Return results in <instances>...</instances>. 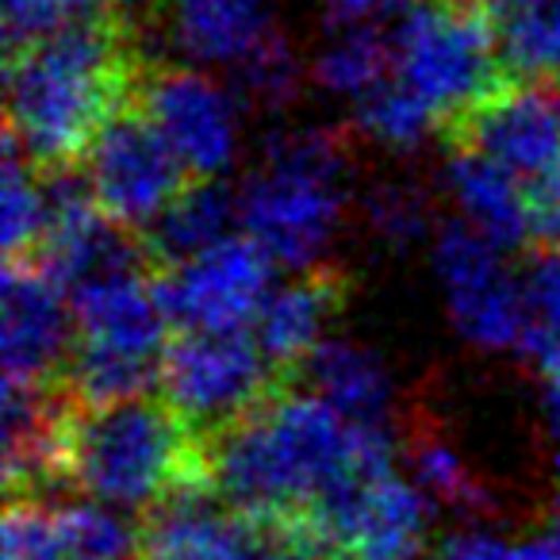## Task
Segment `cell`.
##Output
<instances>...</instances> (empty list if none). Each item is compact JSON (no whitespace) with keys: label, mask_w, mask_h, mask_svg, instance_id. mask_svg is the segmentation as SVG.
I'll list each match as a JSON object with an SVG mask.
<instances>
[{"label":"cell","mask_w":560,"mask_h":560,"mask_svg":"<svg viewBox=\"0 0 560 560\" xmlns=\"http://www.w3.org/2000/svg\"><path fill=\"white\" fill-rule=\"evenodd\" d=\"M392 427H361L300 384L208 442L215 491L254 518H292L369 468L396 465Z\"/></svg>","instance_id":"1"},{"label":"cell","mask_w":560,"mask_h":560,"mask_svg":"<svg viewBox=\"0 0 560 560\" xmlns=\"http://www.w3.org/2000/svg\"><path fill=\"white\" fill-rule=\"evenodd\" d=\"M147 70L124 9L12 50L4 66L9 142L39 173L81 170L108 119L139 101Z\"/></svg>","instance_id":"2"},{"label":"cell","mask_w":560,"mask_h":560,"mask_svg":"<svg viewBox=\"0 0 560 560\" xmlns=\"http://www.w3.org/2000/svg\"><path fill=\"white\" fill-rule=\"evenodd\" d=\"M200 480H211L208 438L196 434L162 396L73 407L66 488L119 511H150Z\"/></svg>","instance_id":"3"},{"label":"cell","mask_w":560,"mask_h":560,"mask_svg":"<svg viewBox=\"0 0 560 560\" xmlns=\"http://www.w3.org/2000/svg\"><path fill=\"white\" fill-rule=\"evenodd\" d=\"M78 342L66 369V392L81 407L158 392L162 358L170 346V315L150 269H124L73 292Z\"/></svg>","instance_id":"4"},{"label":"cell","mask_w":560,"mask_h":560,"mask_svg":"<svg viewBox=\"0 0 560 560\" xmlns=\"http://www.w3.org/2000/svg\"><path fill=\"white\" fill-rule=\"evenodd\" d=\"M392 47H396V78L434 104L438 116L445 119V131L495 89L514 81L503 66L495 20L472 0L411 4L392 35Z\"/></svg>","instance_id":"5"},{"label":"cell","mask_w":560,"mask_h":560,"mask_svg":"<svg viewBox=\"0 0 560 560\" xmlns=\"http://www.w3.org/2000/svg\"><path fill=\"white\" fill-rule=\"evenodd\" d=\"M284 384L246 330H177L165 346L158 396L211 442L269 404Z\"/></svg>","instance_id":"6"},{"label":"cell","mask_w":560,"mask_h":560,"mask_svg":"<svg viewBox=\"0 0 560 560\" xmlns=\"http://www.w3.org/2000/svg\"><path fill=\"white\" fill-rule=\"evenodd\" d=\"M430 242H434V272L442 280L457 335L483 353L522 350L529 330L526 280L511 272L503 246L476 231L468 219L442 223Z\"/></svg>","instance_id":"7"},{"label":"cell","mask_w":560,"mask_h":560,"mask_svg":"<svg viewBox=\"0 0 560 560\" xmlns=\"http://www.w3.org/2000/svg\"><path fill=\"white\" fill-rule=\"evenodd\" d=\"M81 173L96 208L135 234L147 231L192 180L188 165L139 101L108 119L89 147Z\"/></svg>","instance_id":"8"},{"label":"cell","mask_w":560,"mask_h":560,"mask_svg":"<svg viewBox=\"0 0 560 560\" xmlns=\"http://www.w3.org/2000/svg\"><path fill=\"white\" fill-rule=\"evenodd\" d=\"M272 261L246 231L188 261L154 269L173 330H246L272 292Z\"/></svg>","instance_id":"9"},{"label":"cell","mask_w":560,"mask_h":560,"mask_svg":"<svg viewBox=\"0 0 560 560\" xmlns=\"http://www.w3.org/2000/svg\"><path fill=\"white\" fill-rule=\"evenodd\" d=\"M238 196L242 231L292 272L323 265L346 215V180L277 165H261Z\"/></svg>","instance_id":"10"},{"label":"cell","mask_w":560,"mask_h":560,"mask_svg":"<svg viewBox=\"0 0 560 560\" xmlns=\"http://www.w3.org/2000/svg\"><path fill=\"white\" fill-rule=\"evenodd\" d=\"M442 142L480 150L526 188L541 185L560 173V93L541 81H506L450 124Z\"/></svg>","instance_id":"11"},{"label":"cell","mask_w":560,"mask_h":560,"mask_svg":"<svg viewBox=\"0 0 560 560\" xmlns=\"http://www.w3.org/2000/svg\"><path fill=\"white\" fill-rule=\"evenodd\" d=\"M78 342L70 292L43 265L9 261L0 289V346L4 381L62 384Z\"/></svg>","instance_id":"12"},{"label":"cell","mask_w":560,"mask_h":560,"mask_svg":"<svg viewBox=\"0 0 560 560\" xmlns=\"http://www.w3.org/2000/svg\"><path fill=\"white\" fill-rule=\"evenodd\" d=\"M139 104L192 177H223L238 158V108L231 93L188 66H150Z\"/></svg>","instance_id":"13"},{"label":"cell","mask_w":560,"mask_h":560,"mask_svg":"<svg viewBox=\"0 0 560 560\" xmlns=\"http://www.w3.org/2000/svg\"><path fill=\"white\" fill-rule=\"evenodd\" d=\"M346 300H350V277L335 265L300 269L269 292L254 323V338L289 384L296 369L327 342L330 323L342 315Z\"/></svg>","instance_id":"14"},{"label":"cell","mask_w":560,"mask_h":560,"mask_svg":"<svg viewBox=\"0 0 560 560\" xmlns=\"http://www.w3.org/2000/svg\"><path fill=\"white\" fill-rule=\"evenodd\" d=\"M442 185L460 208V219L483 231L503 249H518L534 242V215H529V188L491 162L488 154L468 147H450L442 170Z\"/></svg>","instance_id":"15"},{"label":"cell","mask_w":560,"mask_h":560,"mask_svg":"<svg viewBox=\"0 0 560 560\" xmlns=\"http://www.w3.org/2000/svg\"><path fill=\"white\" fill-rule=\"evenodd\" d=\"M170 39L196 66H238L277 32V0H165Z\"/></svg>","instance_id":"16"},{"label":"cell","mask_w":560,"mask_h":560,"mask_svg":"<svg viewBox=\"0 0 560 560\" xmlns=\"http://www.w3.org/2000/svg\"><path fill=\"white\" fill-rule=\"evenodd\" d=\"M292 384L315 392L361 427H392V415H396V381L384 358L350 338H327L296 369Z\"/></svg>","instance_id":"17"},{"label":"cell","mask_w":560,"mask_h":560,"mask_svg":"<svg viewBox=\"0 0 560 560\" xmlns=\"http://www.w3.org/2000/svg\"><path fill=\"white\" fill-rule=\"evenodd\" d=\"M242 226V196L219 177H192L188 188L142 231L154 269L188 261Z\"/></svg>","instance_id":"18"},{"label":"cell","mask_w":560,"mask_h":560,"mask_svg":"<svg viewBox=\"0 0 560 560\" xmlns=\"http://www.w3.org/2000/svg\"><path fill=\"white\" fill-rule=\"evenodd\" d=\"M407 472L422 488V495L434 506H445L457 518H483L495 511V495L480 476L468 468V460L460 457V450L450 438L438 434L430 422L407 430L404 442Z\"/></svg>","instance_id":"19"},{"label":"cell","mask_w":560,"mask_h":560,"mask_svg":"<svg viewBox=\"0 0 560 560\" xmlns=\"http://www.w3.org/2000/svg\"><path fill=\"white\" fill-rule=\"evenodd\" d=\"M392 73H396V47H392V35H384L376 24L330 32V43L312 62L315 85L353 104L381 89Z\"/></svg>","instance_id":"20"},{"label":"cell","mask_w":560,"mask_h":560,"mask_svg":"<svg viewBox=\"0 0 560 560\" xmlns=\"http://www.w3.org/2000/svg\"><path fill=\"white\" fill-rule=\"evenodd\" d=\"M495 32L514 81L560 78V0H511L495 12Z\"/></svg>","instance_id":"21"},{"label":"cell","mask_w":560,"mask_h":560,"mask_svg":"<svg viewBox=\"0 0 560 560\" xmlns=\"http://www.w3.org/2000/svg\"><path fill=\"white\" fill-rule=\"evenodd\" d=\"M358 131L365 135L369 142L384 150H415L430 139V135L445 131V119L438 116V108L430 101H422L411 85L392 73L381 89L358 101Z\"/></svg>","instance_id":"22"},{"label":"cell","mask_w":560,"mask_h":560,"mask_svg":"<svg viewBox=\"0 0 560 560\" xmlns=\"http://www.w3.org/2000/svg\"><path fill=\"white\" fill-rule=\"evenodd\" d=\"M47 234V177L9 142L4 150V257L32 261Z\"/></svg>","instance_id":"23"},{"label":"cell","mask_w":560,"mask_h":560,"mask_svg":"<svg viewBox=\"0 0 560 560\" xmlns=\"http://www.w3.org/2000/svg\"><path fill=\"white\" fill-rule=\"evenodd\" d=\"M231 70H234V81L242 85V96H246L254 108H265V112H284L289 104H296L304 81L312 78V70L300 62L296 47H292L284 32H272L261 47L249 50Z\"/></svg>","instance_id":"24"},{"label":"cell","mask_w":560,"mask_h":560,"mask_svg":"<svg viewBox=\"0 0 560 560\" xmlns=\"http://www.w3.org/2000/svg\"><path fill=\"white\" fill-rule=\"evenodd\" d=\"M365 219L369 231L392 249H407L438 234L434 200L415 180H376L365 196Z\"/></svg>","instance_id":"25"},{"label":"cell","mask_w":560,"mask_h":560,"mask_svg":"<svg viewBox=\"0 0 560 560\" xmlns=\"http://www.w3.org/2000/svg\"><path fill=\"white\" fill-rule=\"evenodd\" d=\"M66 537L81 560H135L142 552V526L119 518V506L101 499H78V503H55Z\"/></svg>","instance_id":"26"},{"label":"cell","mask_w":560,"mask_h":560,"mask_svg":"<svg viewBox=\"0 0 560 560\" xmlns=\"http://www.w3.org/2000/svg\"><path fill=\"white\" fill-rule=\"evenodd\" d=\"M529 330L522 350L537 361L541 376L560 381V249H541L526 269Z\"/></svg>","instance_id":"27"},{"label":"cell","mask_w":560,"mask_h":560,"mask_svg":"<svg viewBox=\"0 0 560 560\" xmlns=\"http://www.w3.org/2000/svg\"><path fill=\"white\" fill-rule=\"evenodd\" d=\"M261 165L312 173L327 180H350V139L335 127H284L265 139Z\"/></svg>","instance_id":"28"},{"label":"cell","mask_w":560,"mask_h":560,"mask_svg":"<svg viewBox=\"0 0 560 560\" xmlns=\"http://www.w3.org/2000/svg\"><path fill=\"white\" fill-rule=\"evenodd\" d=\"M4 560H81L58 522V506L43 499H12L4 514Z\"/></svg>","instance_id":"29"},{"label":"cell","mask_w":560,"mask_h":560,"mask_svg":"<svg viewBox=\"0 0 560 560\" xmlns=\"http://www.w3.org/2000/svg\"><path fill=\"white\" fill-rule=\"evenodd\" d=\"M104 12H116V0H4V50L12 55Z\"/></svg>","instance_id":"30"},{"label":"cell","mask_w":560,"mask_h":560,"mask_svg":"<svg viewBox=\"0 0 560 560\" xmlns=\"http://www.w3.org/2000/svg\"><path fill=\"white\" fill-rule=\"evenodd\" d=\"M430 560H518V545L491 534V529H460V534L445 537L430 552Z\"/></svg>","instance_id":"31"},{"label":"cell","mask_w":560,"mask_h":560,"mask_svg":"<svg viewBox=\"0 0 560 560\" xmlns=\"http://www.w3.org/2000/svg\"><path fill=\"white\" fill-rule=\"evenodd\" d=\"M529 215H534V242L541 249H560V173L541 185H529Z\"/></svg>","instance_id":"32"},{"label":"cell","mask_w":560,"mask_h":560,"mask_svg":"<svg viewBox=\"0 0 560 560\" xmlns=\"http://www.w3.org/2000/svg\"><path fill=\"white\" fill-rule=\"evenodd\" d=\"M419 0H323V20H327L330 32H342V27H361L376 24L388 12H407Z\"/></svg>","instance_id":"33"},{"label":"cell","mask_w":560,"mask_h":560,"mask_svg":"<svg viewBox=\"0 0 560 560\" xmlns=\"http://www.w3.org/2000/svg\"><path fill=\"white\" fill-rule=\"evenodd\" d=\"M541 430L560 450V381L557 376H545V384H541Z\"/></svg>","instance_id":"34"},{"label":"cell","mask_w":560,"mask_h":560,"mask_svg":"<svg viewBox=\"0 0 560 560\" xmlns=\"http://www.w3.org/2000/svg\"><path fill=\"white\" fill-rule=\"evenodd\" d=\"M518 560H560V537H529L518 545Z\"/></svg>","instance_id":"35"},{"label":"cell","mask_w":560,"mask_h":560,"mask_svg":"<svg viewBox=\"0 0 560 560\" xmlns=\"http://www.w3.org/2000/svg\"><path fill=\"white\" fill-rule=\"evenodd\" d=\"M549 534L560 537V450L552 460V499H549Z\"/></svg>","instance_id":"36"},{"label":"cell","mask_w":560,"mask_h":560,"mask_svg":"<svg viewBox=\"0 0 560 560\" xmlns=\"http://www.w3.org/2000/svg\"><path fill=\"white\" fill-rule=\"evenodd\" d=\"M116 4H142V0H116Z\"/></svg>","instance_id":"37"},{"label":"cell","mask_w":560,"mask_h":560,"mask_svg":"<svg viewBox=\"0 0 560 560\" xmlns=\"http://www.w3.org/2000/svg\"><path fill=\"white\" fill-rule=\"evenodd\" d=\"M407 560H430V557H407Z\"/></svg>","instance_id":"38"}]
</instances>
